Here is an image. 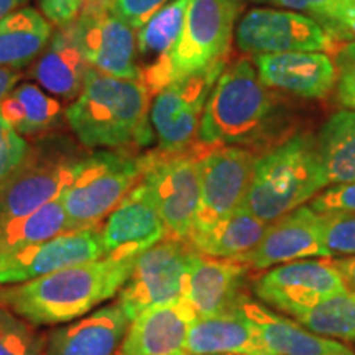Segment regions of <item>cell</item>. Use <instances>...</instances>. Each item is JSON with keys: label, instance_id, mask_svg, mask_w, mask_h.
Instances as JSON below:
<instances>
[{"label": "cell", "instance_id": "cell-1", "mask_svg": "<svg viewBox=\"0 0 355 355\" xmlns=\"http://www.w3.org/2000/svg\"><path fill=\"white\" fill-rule=\"evenodd\" d=\"M257 73L254 60L229 61L212 87L198 140L211 146L237 145L265 153L291 137L282 101Z\"/></svg>", "mask_w": 355, "mask_h": 355}, {"label": "cell", "instance_id": "cell-2", "mask_svg": "<svg viewBox=\"0 0 355 355\" xmlns=\"http://www.w3.org/2000/svg\"><path fill=\"white\" fill-rule=\"evenodd\" d=\"M137 257L105 255L32 282L0 288V304L33 326L79 319L121 293Z\"/></svg>", "mask_w": 355, "mask_h": 355}, {"label": "cell", "instance_id": "cell-3", "mask_svg": "<svg viewBox=\"0 0 355 355\" xmlns=\"http://www.w3.org/2000/svg\"><path fill=\"white\" fill-rule=\"evenodd\" d=\"M152 94L140 79H123L89 69L66 121L87 148L145 146L153 140L150 123Z\"/></svg>", "mask_w": 355, "mask_h": 355}, {"label": "cell", "instance_id": "cell-4", "mask_svg": "<svg viewBox=\"0 0 355 355\" xmlns=\"http://www.w3.org/2000/svg\"><path fill=\"white\" fill-rule=\"evenodd\" d=\"M324 188L316 137L298 133L260 155L243 204L270 224L304 206Z\"/></svg>", "mask_w": 355, "mask_h": 355}, {"label": "cell", "instance_id": "cell-5", "mask_svg": "<svg viewBox=\"0 0 355 355\" xmlns=\"http://www.w3.org/2000/svg\"><path fill=\"white\" fill-rule=\"evenodd\" d=\"M145 175V155L128 150L101 152L81 158L73 181L60 194L68 217L69 232L96 227Z\"/></svg>", "mask_w": 355, "mask_h": 355}, {"label": "cell", "instance_id": "cell-6", "mask_svg": "<svg viewBox=\"0 0 355 355\" xmlns=\"http://www.w3.org/2000/svg\"><path fill=\"white\" fill-rule=\"evenodd\" d=\"M211 145L201 144L184 152L155 150L145 155L141 178L162 216L168 237L188 242L196 229L201 201V158Z\"/></svg>", "mask_w": 355, "mask_h": 355}, {"label": "cell", "instance_id": "cell-7", "mask_svg": "<svg viewBox=\"0 0 355 355\" xmlns=\"http://www.w3.org/2000/svg\"><path fill=\"white\" fill-rule=\"evenodd\" d=\"M227 63L229 58L198 73L178 78L153 96L150 123L157 133L159 152H184L198 144L207 99Z\"/></svg>", "mask_w": 355, "mask_h": 355}, {"label": "cell", "instance_id": "cell-8", "mask_svg": "<svg viewBox=\"0 0 355 355\" xmlns=\"http://www.w3.org/2000/svg\"><path fill=\"white\" fill-rule=\"evenodd\" d=\"M194 252L188 242L165 237L137 257L117 300L130 321L146 309L184 298Z\"/></svg>", "mask_w": 355, "mask_h": 355}, {"label": "cell", "instance_id": "cell-9", "mask_svg": "<svg viewBox=\"0 0 355 355\" xmlns=\"http://www.w3.org/2000/svg\"><path fill=\"white\" fill-rule=\"evenodd\" d=\"M241 0H189L171 58L173 81L227 60Z\"/></svg>", "mask_w": 355, "mask_h": 355}, {"label": "cell", "instance_id": "cell-10", "mask_svg": "<svg viewBox=\"0 0 355 355\" xmlns=\"http://www.w3.org/2000/svg\"><path fill=\"white\" fill-rule=\"evenodd\" d=\"M349 291L334 260L304 259L265 270L254 293L270 309L298 318L322 301Z\"/></svg>", "mask_w": 355, "mask_h": 355}, {"label": "cell", "instance_id": "cell-11", "mask_svg": "<svg viewBox=\"0 0 355 355\" xmlns=\"http://www.w3.org/2000/svg\"><path fill=\"white\" fill-rule=\"evenodd\" d=\"M259 157L237 145L207 148L201 158V201L193 235L214 227L245 202Z\"/></svg>", "mask_w": 355, "mask_h": 355}, {"label": "cell", "instance_id": "cell-12", "mask_svg": "<svg viewBox=\"0 0 355 355\" xmlns=\"http://www.w3.org/2000/svg\"><path fill=\"white\" fill-rule=\"evenodd\" d=\"M81 158L56 150H30L21 165L0 183V224L28 216L60 198Z\"/></svg>", "mask_w": 355, "mask_h": 355}, {"label": "cell", "instance_id": "cell-13", "mask_svg": "<svg viewBox=\"0 0 355 355\" xmlns=\"http://www.w3.org/2000/svg\"><path fill=\"white\" fill-rule=\"evenodd\" d=\"M237 48L245 55H277L290 51H332L337 42L324 26L296 12L254 8L235 30Z\"/></svg>", "mask_w": 355, "mask_h": 355}, {"label": "cell", "instance_id": "cell-14", "mask_svg": "<svg viewBox=\"0 0 355 355\" xmlns=\"http://www.w3.org/2000/svg\"><path fill=\"white\" fill-rule=\"evenodd\" d=\"M69 25L84 60L92 69L114 78L140 79L137 30L112 7L83 8Z\"/></svg>", "mask_w": 355, "mask_h": 355}, {"label": "cell", "instance_id": "cell-15", "mask_svg": "<svg viewBox=\"0 0 355 355\" xmlns=\"http://www.w3.org/2000/svg\"><path fill=\"white\" fill-rule=\"evenodd\" d=\"M102 257H105V247L99 225L73 230L51 241L0 255V286L21 285Z\"/></svg>", "mask_w": 355, "mask_h": 355}, {"label": "cell", "instance_id": "cell-16", "mask_svg": "<svg viewBox=\"0 0 355 355\" xmlns=\"http://www.w3.org/2000/svg\"><path fill=\"white\" fill-rule=\"evenodd\" d=\"M321 216L309 206H301L270 222L263 237L243 261L252 272H265L273 266L304 259H327L321 243Z\"/></svg>", "mask_w": 355, "mask_h": 355}, {"label": "cell", "instance_id": "cell-17", "mask_svg": "<svg viewBox=\"0 0 355 355\" xmlns=\"http://www.w3.org/2000/svg\"><path fill=\"white\" fill-rule=\"evenodd\" d=\"M254 273L247 263L217 259L194 252L191 259L184 298L198 318L237 309L245 296V283Z\"/></svg>", "mask_w": 355, "mask_h": 355}, {"label": "cell", "instance_id": "cell-18", "mask_svg": "<svg viewBox=\"0 0 355 355\" xmlns=\"http://www.w3.org/2000/svg\"><path fill=\"white\" fill-rule=\"evenodd\" d=\"M165 237V224L144 181L119 202L102 227L105 255L139 257Z\"/></svg>", "mask_w": 355, "mask_h": 355}, {"label": "cell", "instance_id": "cell-19", "mask_svg": "<svg viewBox=\"0 0 355 355\" xmlns=\"http://www.w3.org/2000/svg\"><path fill=\"white\" fill-rule=\"evenodd\" d=\"M254 63L266 86L306 99H322L337 84L334 60L321 51L259 55Z\"/></svg>", "mask_w": 355, "mask_h": 355}, {"label": "cell", "instance_id": "cell-20", "mask_svg": "<svg viewBox=\"0 0 355 355\" xmlns=\"http://www.w3.org/2000/svg\"><path fill=\"white\" fill-rule=\"evenodd\" d=\"M196 319L186 298L146 309L130 322L117 355H184Z\"/></svg>", "mask_w": 355, "mask_h": 355}, {"label": "cell", "instance_id": "cell-21", "mask_svg": "<svg viewBox=\"0 0 355 355\" xmlns=\"http://www.w3.org/2000/svg\"><path fill=\"white\" fill-rule=\"evenodd\" d=\"M241 309L266 355H355L347 344L314 334L295 319L282 316L248 296Z\"/></svg>", "mask_w": 355, "mask_h": 355}, {"label": "cell", "instance_id": "cell-22", "mask_svg": "<svg viewBox=\"0 0 355 355\" xmlns=\"http://www.w3.org/2000/svg\"><path fill=\"white\" fill-rule=\"evenodd\" d=\"M189 0H171L137 30V66L140 81L155 96L173 81L171 58Z\"/></svg>", "mask_w": 355, "mask_h": 355}, {"label": "cell", "instance_id": "cell-23", "mask_svg": "<svg viewBox=\"0 0 355 355\" xmlns=\"http://www.w3.org/2000/svg\"><path fill=\"white\" fill-rule=\"evenodd\" d=\"M130 322L121 304H107L53 331L44 344V355H115Z\"/></svg>", "mask_w": 355, "mask_h": 355}, {"label": "cell", "instance_id": "cell-24", "mask_svg": "<svg viewBox=\"0 0 355 355\" xmlns=\"http://www.w3.org/2000/svg\"><path fill=\"white\" fill-rule=\"evenodd\" d=\"M91 66L79 50L71 25H60L33 66V76L40 86L61 99L81 94Z\"/></svg>", "mask_w": 355, "mask_h": 355}, {"label": "cell", "instance_id": "cell-25", "mask_svg": "<svg viewBox=\"0 0 355 355\" xmlns=\"http://www.w3.org/2000/svg\"><path fill=\"white\" fill-rule=\"evenodd\" d=\"M184 355L266 354L239 306L216 316L198 318L189 329Z\"/></svg>", "mask_w": 355, "mask_h": 355}, {"label": "cell", "instance_id": "cell-26", "mask_svg": "<svg viewBox=\"0 0 355 355\" xmlns=\"http://www.w3.org/2000/svg\"><path fill=\"white\" fill-rule=\"evenodd\" d=\"M268 224L259 219L242 204L224 220L206 232L193 235L189 245L198 254L217 259L241 260L259 245Z\"/></svg>", "mask_w": 355, "mask_h": 355}, {"label": "cell", "instance_id": "cell-27", "mask_svg": "<svg viewBox=\"0 0 355 355\" xmlns=\"http://www.w3.org/2000/svg\"><path fill=\"white\" fill-rule=\"evenodd\" d=\"M316 146L327 186L355 181V110H339L316 135Z\"/></svg>", "mask_w": 355, "mask_h": 355}, {"label": "cell", "instance_id": "cell-28", "mask_svg": "<svg viewBox=\"0 0 355 355\" xmlns=\"http://www.w3.org/2000/svg\"><path fill=\"white\" fill-rule=\"evenodd\" d=\"M51 24L32 7L0 20V66L20 68L33 61L51 38Z\"/></svg>", "mask_w": 355, "mask_h": 355}, {"label": "cell", "instance_id": "cell-29", "mask_svg": "<svg viewBox=\"0 0 355 355\" xmlns=\"http://www.w3.org/2000/svg\"><path fill=\"white\" fill-rule=\"evenodd\" d=\"M0 117L20 135H38L60 123L63 107L42 87L24 83L0 102Z\"/></svg>", "mask_w": 355, "mask_h": 355}, {"label": "cell", "instance_id": "cell-30", "mask_svg": "<svg viewBox=\"0 0 355 355\" xmlns=\"http://www.w3.org/2000/svg\"><path fill=\"white\" fill-rule=\"evenodd\" d=\"M69 232L68 217L60 198L32 214L0 224V255L51 241Z\"/></svg>", "mask_w": 355, "mask_h": 355}, {"label": "cell", "instance_id": "cell-31", "mask_svg": "<svg viewBox=\"0 0 355 355\" xmlns=\"http://www.w3.org/2000/svg\"><path fill=\"white\" fill-rule=\"evenodd\" d=\"M295 321L327 339L355 343V291L349 290L332 296L300 314Z\"/></svg>", "mask_w": 355, "mask_h": 355}, {"label": "cell", "instance_id": "cell-32", "mask_svg": "<svg viewBox=\"0 0 355 355\" xmlns=\"http://www.w3.org/2000/svg\"><path fill=\"white\" fill-rule=\"evenodd\" d=\"M0 355H44L43 337L33 324L0 308Z\"/></svg>", "mask_w": 355, "mask_h": 355}, {"label": "cell", "instance_id": "cell-33", "mask_svg": "<svg viewBox=\"0 0 355 355\" xmlns=\"http://www.w3.org/2000/svg\"><path fill=\"white\" fill-rule=\"evenodd\" d=\"M321 243L327 259L355 255V212L319 214Z\"/></svg>", "mask_w": 355, "mask_h": 355}, {"label": "cell", "instance_id": "cell-34", "mask_svg": "<svg viewBox=\"0 0 355 355\" xmlns=\"http://www.w3.org/2000/svg\"><path fill=\"white\" fill-rule=\"evenodd\" d=\"M331 53L337 68V102L355 110V42H337Z\"/></svg>", "mask_w": 355, "mask_h": 355}, {"label": "cell", "instance_id": "cell-35", "mask_svg": "<svg viewBox=\"0 0 355 355\" xmlns=\"http://www.w3.org/2000/svg\"><path fill=\"white\" fill-rule=\"evenodd\" d=\"M30 146L8 123L0 117V183L21 165Z\"/></svg>", "mask_w": 355, "mask_h": 355}, {"label": "cell", "instance_id": "cell-36", "mask_svg": "<svg viewBox=\"0 0 355 355\" xmlns=\"http://www.w3.org/2000/svg\"><path fill=\"white\" fill-rule=\"evenodd\" d=\"M308 206L318 214L327 212H355V181L347 184L327 186Z\"/></svg>", "mask_w": 355, "mask_h": 355}, {"label": "cell", "instance_id": "cell-37", "mask_svg": "<svg viewBox=\"0 0 355 355\" xmlns=\"http://www.w3.org/2000/svg\"><path fill=\"white\" fill-rule=\"evenodd\" d=\"M336 42H355V2H340L319 21Z\"/></svg>", "mask_w": 355, "mask_h": 355}, {"label": "cell", "instance_id": "cell-38", "mask_svg": "<svg viewBox=\"0 0 355 355\" xmlns=\"http://www.w3.org/2000/svg\"><path fill=\"white\" fill-rule=\"evenodd\" d=\"M171 0H114L112 10L121 15L132 28L139 30L158 10H162Z\"/></svg>", "mask_w": 355, "mask_h": 355}, {"label": "cell", "instance_id": "cell-39", "mask_svg": "<svg viewBox=\"0 0 355 355\" xmlns=\"http://www.w3.org/2000/svg\"><path fill=\"white\" fill-rule=\"evenodd\" d=\"M43 15L50 24H71L81 13L84 0H38Z\"/></svg>", "mask_w": 355, "mask_h": 355}, {"label": "cell", "instance_id": "cell-40", "mask_svg": "<svg viewBox=\"0 0 355 355\" xmlns=\"http://www.w3.org/2000/svg\"><path fill=\"white\" fill-rule=\"evenodd\" d=\"M339 2L340 0H279L278 6L306 12L311 19H314L319 24L322 19H326L327 13Z\"/></svg>", "mask_w": 355, "mask_h": 355}, {"label": "cell", "instance_id": "cell-41", "mask_svg": "<svg viewBox=\"0 0 355 355\" xmlns=\"http://www.w3.org/2000/svg\"><path fill=\"white\" fill-rule=\"evenodd\" d=\"M21 78V71L19 68H6L0 66V102L10 94L12 89Z\"/></svg>", "mask_w": 355, "mask_h": 355}, {"label": "cell", "instance_id": "cell-42", "mask_svg": "<svg viewBox=\"0 0 355 355\" xmlns=\"http://www.w3.org/2000/svg\"><path fill=\"white\" fill-rule=\"evenodd\" d=\"M334 263L343 275L345 285L349 290L355 291V255L354 257H343V259H336Z\"/></svg>", "mask_w": 355, "mask_h": 355}, {"label": "cell", "instance_id": "cell-43", "mask_svg": "<svg viewBox=\"0 0 355 355\" xmlns=\"http://www.w3.org/2000/svg\"><path fill=\"white\" fill-rule=\"evenodd\" d=\"M26 0H0V20L6 19L12 12L19 10Z\"/></svg>", "mask_w": 355, "mask_h": 355}, {"label": "cell", "instance_id": "cell-44", "mask_svg": "<svg viewBox=\"0 0 355 355\" xmlns=\"http://www.w3.org/2000/svg\"><path fill=\"white\" fill-rule=\"evenodd\" d=\"M114 0H84L83 8H102V7H110Z\"/></svg>", "mask_w": 355, "mask_h": 355}, {"label": "cell", "instance_id": "cell-45", "mask_svg": "<svg viewBox=\"0 0 355 355\" xmlns=\"http://www.w3.org/2000/svg\"><path fill=\"white\" fill-rule=\"evenodd\" d=\"M255 2H263V3H279V0H255Z\"/></svg>", "mask_w": 355, "mask_h": 355}, {"label": "cell", "instance_id": "cell-46", "mask_svg": "<svg viewBox=\"0 0 355 355\" xmlns=\"http://www.w3.org/2000/svg\"><path fill=\"white\" fill-rule=\"evenodd\" d=\"M340 2H355V0H340ZM339 2V3H340Z\"/></svg>", "mask_w": 355, "mask_h": 355}]
</instances>
